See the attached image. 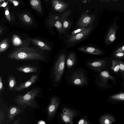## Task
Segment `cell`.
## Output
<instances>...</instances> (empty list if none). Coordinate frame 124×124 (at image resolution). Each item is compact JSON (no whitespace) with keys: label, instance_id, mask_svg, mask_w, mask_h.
<instances>
[{"label":"cell","instance_id":"5","mask_svg":"<svg viewBox=\"0 0 124 124\" xmlns=\"http://www.w3.org/2000/svg\"><path fill=\"white\" fill-rule=\"evenodd\" d=\"M93 25L89 26L81 32L69 37L67 42L70 44L73 45L85 39L93 30Z\"/></svg>","mask_w":124,"mask_h":124},{"label":"cell","instance_id":"2","mask_svg":"<svg viewBox=\"0 0 124 124\" xmlns=\"http://www.w3.org/2000/svg\"><path fill=\"white\" fill-rule=\"evenodd\" d=\"M39 92V88L33 89L28 91L25 94L16 96L14 101L18 106L24 109L28 107H35L36 106L35 99Z\"/></svg>","mask_w":124,"mask_h":124},{"label":"cell","instance_id":"14","mask_svg":"<svg viewBox=\"0 0 124 124\" xmlns=\"http://www.w3.org/2000/svg\"><path fill=\"white\" fill-rule=\"evenodd\" d=\"M72 80L73 84L77 85H82L86 82L85 77L82 73H76L73 75Z\"/></svg>","mask_w":124,"mask_h":124},{"label":"cell","instance_id":"31","mask_svg":"<svg viewBox=\"0 0 124 124\" xmlns=\"http://www.w3.org/2000/svg\"><path fill=\"white\" fill-rule=\"evenodd\" d=\"M101 74L102 76L106 78H108L109 76L108 73L106 71L102 72L101 73Z\"/></svg>","mask_w":124,"mask_h":124},{"label":"cell","instance_id":"19","mask_svg":"<svg viewBox=\"0 0 124 124\" xmlns=\"http://www.w3.org/2000/svg\"><path fill=\"white\" fill-rule=\"evenodd\" d=\"M8 82L9 90H13L17 83L15 77L12 75L9 76L8 78Z\"/></svg>","mask_w":124,"mask_h":124},{"label":"cell","instance_id":"10","mask_svg":"<svg viewBox=\"0 0 124 124\" xmlns=\"http://www.w3.org/2000/svg\"><path fill=\"white\" fill-rule=\"evenodd\" d=\"M71 12L70 10H67L60 16L61 23L64 31L69 29L71 25V22L68 20V18Z\"/></svg>","mask_w":124,"mask_h":124},{"label":"cell","instance_id":"25","mask_svg":"<svg viewBox=\"0 0 124 124\" xmlns=\"http://www.w3.org/2000/svg\"><path fill=\"white\" fill-rule=\"evenodd\" d=\"M23 18L24 21L28 23H31V20L30 17L27 15L25 14L23 15Z\"/></svg>","mask_w":124,"mask_h":124},{"label":"cell","instance_id":"41","mask_svg":"<svg viewBox=\"0 0 124 124\" xmlns=\"http://www.w3.org/2000/svg\"><path fill=\"white\" fill-rule=\"evenodd\" d=\"M112 1H113V2H116V1H119V0H111Z\"/></svg>","mask_w":124,"mask_h":124},{"label":"cell","instance_id":"22","mask_svg":"<svg viewBox=\"0 0 124 124\" xmlns=\"http://www.w3.org/2000/svg\"><path fill=\"white\" fill-rule=\"evenodd\" d=\"M8 46L6 41H4L1 43L0 46V52L1 53L4 51L8 48Z\"/></svg>","mask_w":124,"mask_h":124},{"label":"cell","instance_id":"33","mask_svg":"<svg viewBox=\"0 0 124 124\" xmlns=\"http://www.w3.org/2000/svg\"><path fill=\"white\" fill-rule=\"evenodd\" d=\"M116 55L118 57H121L123 56L124 55V53H123L122 52H117V53L116 54Z\"/></svg>","mask_w":124,"mask_h":124},{"label":"cell","instance_id":"20","mask_svg":"<svg viewBox=\"0 0 124 124\" xmlns=\"http://www.w3.org/2000/svg\"><path fill=\"white\" fill-rule=\"evenodd\" d=\"M30 4L32 7L39 12H42L40 2L39 0H31Z\"/></svg>","mask_w":124,"mask_h":124},{"label":"cell","instance_id":"21","mask_svg":"<svg viewBox=\"0 0 124 124\" xmlns=\"http://www.w3.org/2000/svg\"><path fill=\"white\" fill-rule=\"evenodd\" d=\"M12 41L13 44L16 46H20L23 43L21 39L16 35H14L13 37Z\"/></svg>","mask_w":124,"mask_h":124},{"label":"cell","instance_id":"37","mask_svg":"<svg viewBox=\"0 0 124 124\" xmlns=\"http://www.w3.org/2000/svg\"><path fill=\"white\" fill-rule=\"evenodd\" d=\"M12 2L13 3L15 6L18 5L19 3L18 1L16 0H13Z\"/></svg>","mask_w":124,"mask_h":124},{"label":"cell","instance_id":"9","mask_svg":"<svg viewBox=\"0 0 124 124\" xmlns=\"http://www.w3.org/2000/svg\"><path fill=\"white\" fill-rule=\"evenodd\" d=\"M59 103V99L55 96L51 98L50 103L47 108V114L49 118H51L54 115Z\"/></svg>","mask_w":124,"mask_h":124},{"label":"cell","instance_id":"38","mask_svg":"<svg viewBox=\"0 0 124 124\" xmlns=\"http://www.w3.org/2000/svg\"><path fill=\"white\" fill-rule=\"evenodd\" d=\"M38 124H46L44 121L41 120L38 122Z\"/></svg>","mask_w":124,"mask_h":124},{"label":"cell","instance_id":"15","mask_svg":"<svg viewBox=\"0 0 124 124\" xmlns=\"http://www.w3.org/2000/svg\"><path fill=\"white\" fill-rule=\"evenodd\" d=\"M16 69L25 73H31L37 72L38 68L32 65H24L18 67Z\"/></svg>","mask_w":124,"mask_h":124},{"label":"cell","instance_id":"6","mask_svg":"<svg viewBox=\"0 0 124 124\" xmlns=\"http://www.w3.org/2000/svg\"><path fill=\"white\" fill-rule=\"evenodd\" d=\"M118 29L116 23H112L108 30L105 38V42L106 45L113 42L116 39V35Z\"/></svg>","mask_w":124,"mask_h":124},{"label":"cell","instance_id":"11","mask_svg":"<svg viewBox=\"0 0 124 124\" xmlns=\"http://www.w3.org/2000/svg\"><path fill=\"white\" fill-rule=\"evenodd\" d=\"M52 5L54 9L60 12L64 11L69 6L68 3L61 0H53Z\"/></svg>","mask_w":124,"mask_h":124},{"label":"cell","instance_id":"4","mask_svg":"<svg viewBox=\"0 0 124 124\" xmlns=\"http://www.w3.org/2000/svg\"><path fill=\"white\" fill-rule=\"evenodd\" d=\"M88 10H86L81 15L77 23V28L87 27L93 24L95 20V15L94 14H88Z\"/></svg>","mask_w":124,"mask_h":124},{"label":"cell","instance_id":"32","mask_svg":"<svg viewBox=\"0 0 124 124\" xmlns=\"http://www.w3.org/2000/svg\"><path fill=\"white\" fill-rule=\"evenodd\" d=\"M21 121L20 118L16 119L14 121L12 124H19Z\"/></svg>","mask_w":124,"mask_h":124},{"label":"cell","instance_id":"35","mask_svg":"<svg viewBox=\"0 0 124 124\" xmlns=\"http://www.w3.org/2000/svg\"><path fill=\"white\" fill-rule=\"evenodd\" d=\"M104 123L105 124H109L110 122L108 119H106L104 121Z\"/></svg>","mask_w":124,"mask_h":124},{"label":"cell","instance_id":"1","mask_svg":"<svg viewBox=\"0 0 124 124\" xmlns=\"http://www.w3.org/2000/svg\"><path fill=\"white\" fill-rule=\"evenodd\" d=\"M24 43L21 46L16 48L8 55L9 58L17 60H45L42 53L33 47Z\"/></svg>","mask_w":124,"mask_h":124},{"label":"cell","instance_id":"8","mask_svg":"<svg viewBox=\"0 0 124 124\" xmlns=\"http://www.w3.org/2000/svg\"><path fill=\"white\" fill-rule=\"evenodd\" d=\"M38 78V76L37 75H32L29 79L20 83L15 87L13 90L20 92L23 89L27 88L36 82Z\"/></svg>","mask_w":124,"mask_h":124},{"label":"cell","instance_id":"39","mask_svg":"<svg viewBox=\"0 0 124 124\" xmlns=\"http://www.w3.org/2000/svg\"><path fill=\"white\" fill-rule=\"evenodd\" d=\"M102 2H108L110 1L109 0H100Z\"/></svg>","mask_w":124,"mask_h":124},{"label":"cell","instance_id":"12","mask_svg":"<svg viewBox=\"0 0 124 124\" xmlns=\"http://www.w3.org/2000/svg\"><path fill=\"white\" fill-rule=\"evenodd\" d=\"M24 110V108L18 106L14 105L11 106L8 112V116L9 119L10 120L12 121L16 116L23 112Z\"/></svg>","mask_w":124,"mask_h":124},{"label":"cell","instance_id":"36","mask_svg":"<svg viewBox=\"0 0 124 124\" xmlns=\"http://www.w3.org/2000/svg\"><path fill=\"white\" fill-rule=\"evenodd\" d=\"M119 68L122 70H124V65L122 64H120Z\"/></svg>","mask_w":124,"mask_h":124},{"label":"cell","instance_id":"13","mask_svg":"<svg viewBox=\"0 0 124 124\" xmlns=\"http://www.w3.org/2000/svg\"><path fill=\"white\" fill-rule=\"evenodd\" d=\"M77 49L81 51L93 55H100L102 52L100 49L90 46H82L78 48Z\"/></svg>","mask_w":124,"mask_h":124},{"label":"cell","instance_id":"27","mask_svg":"<svg viewBox=\"0 0 124 124\" xmlns=\"http://www.w3.org/2000/svg\"><path fill=\"white\" fill-rule=\"evenodd\" d=\"M78 124H89V123L86 120L82 119L79 121Z\"/></svg>","mask_w":124,"mask_h":124},{"label":"cell","instance_id":"40","mask_svg":"<svg viewBox=\"0 0 124 124\" xmlns=\"http://www.w3.org/2000/svg\"><path fill=\"white\" fill-rule=\"evenodd\" d=\"M7 5L6 3L4 2L2 5L1 6L3 7H5Z\"/></svg>","mask_w":124,"mask_h":124},{"label":"cell","instance_id":"24","mask_svg":"<svg viewBox=\"0 0 124 124\" xmlns=\"http://www.w3.org/2000/svg\"><path fill=\"white\" fill-rule=\"evenodd\" d=\"M111 98L114 99L124 100V93L112 96Z\"/></svg>","mask_w":124,"mask_h":124},{"label":"cell","instance_id":"3","mask_svg":"<svg viewBox=\"0 0 124 124\" xmlns=\"http://www.w3.org/2000/svg\"><path fill=\"white\" fill-rule=\"evenodd\" d=\"M66 57L64 53H62L55 62L53 73L54 80L56 82H59L62 79L65 67Z\"/></svg>","mask_w":124,"mask_h":124},{"label":"cell","instance_id":"29","mask_svg":"<svg viewBox=\"0 0 124 124\" xmlns=\"http://www.w3.org/2000/svg\"><path fill=\"white\" fill-rule=\"evenodd\" d=\"M4 88L2 78L1 76H0V91L1 92L2 90Z\"/></svg>","mask_w":124,"mask_h":124},{"label":"cell","instance_id":"7","mask_svg":"<svg viewBox=\"0 0 124 124\" xmlns=\"http://www.w3.org/2000/svg\"><path fill=\"white\" fill-rule=\"evenodd\" d=\"M76 115V113L75 111L67 108L63 109L62 113L61 115L63 121L66 123L70 124H73V119Z\"/></svg>","mask_w":124,"mask_h":124},{"label":"cell","instance_id":"34","mask_svg":"<svg viewBox=\"0 0 124 124\" xmlns=\"http://www.w3.org/2000/svg\"><path fill=\"white\" fill-rule=\"evenodd\" d=\"M119 69V65H117L114 68V70L116 72Z\"/></svg>","mask_w":124,"mask_h":124},{"label":"cell","instance_id":"30","mask_svg":"<svg viewBox=\"0 0 124 124\" xmlns=\"http://www.w3.org/2000/svg\"><path fill=\"white\" fill-rule=\"evenodd\" d=\"M5 13L7 19L9 21H10V15L9 11L8 9L6 10Z\"/></svg>","mask_w":124,"mask_h":124},{"label":"cell","instance_id":"23","mask_svg":"<svg viewBox=\"0 0 124 124\" xmlns=\"http://www.w3.org/2000/svg\"><path fill=\"white\" fill-rule=\"evenodd\" d=\"M88 27L84 28H78L77 29L72 31L70 34L69 35H67V37H68L69 38L73 35H76L78 33H79L83 31V30H85Z\"/></svg>","mask_w":124,"mask_h":124},{"label":"cell","instance_id":"28","mask_svg":"<svg viewBox=\"0 0 124 124\" xmlns=\"http://www.w3.org/2000/svg\"><path fill=\"white\" fill-rule=\"evenodd\" d=\"M121 46L116 51V52L124 51V44Z\"/></svg>","mask_w":124,"mask_h":124},{"label":"cell","instance_id":"17","mask_svg":"<svg viewBox=\"0 0 124 124\" xmlns=\"http://www.w3.org/2000/svg\"><path fill=\"white\" fill-rule=\"evenodd\" d=\"M66 61V65L68 69L73 67L75 65L76 61L75 54L72 52L68 55Z\"/></svg>","mask_w":124,"mask_h":124},{"label":"cell","instance_id":"18","mask_svg":"<svg viewBox=\"0 0 124 124\" xmlns=\"http://www.w3.org/2000/svg\"><path fill=\"white\" fill-rule=\"evenodd\" d=\"M32 43L35 45H36L40 49L45 50H50L51 48L47 45L42 41L36 39L32 40Z\"/></svg>","mask_w":124,"mask_h":124},{"label":"cell","instance_id":"16","mask_svg":"<svg viewBox=\"0 0 124 124\" xmlns=\"http://www.w3.org/2000/svg\"><path fill=\"white\" fill-rule=\"evenodd\" d=\"M51 23L52 25L56 27L60 33H64L67 34L63 30L60 17L56 16L52 18L51 19Z\"/></svg>","mask_w":124,"mask_h":124},{"label":"cell","instance_id":"26","mask_svg":"<svg viewBox=\"0 0 124 124\" xmlns=\"http://www.w3.org/2000/svg\"><path fill=\"white\" fill-rule=\"evenodd\" d=\"M4 118V113L0 109V124H3Z\"/></svg>","mask_w":124,"mask_h":124}]
</instances>
